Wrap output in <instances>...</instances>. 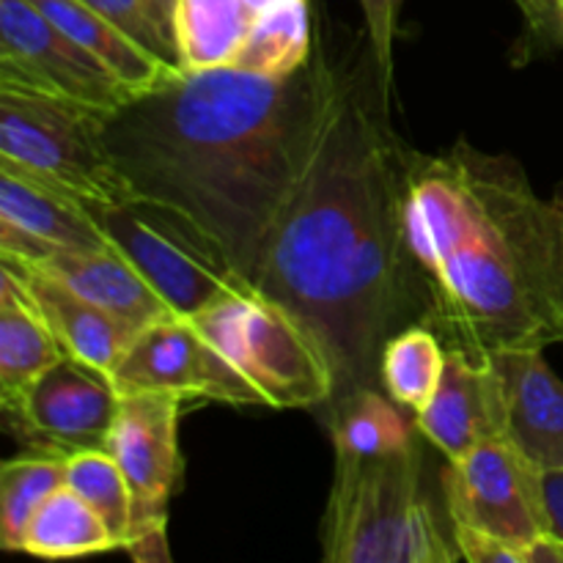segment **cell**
<instances>
[{
	"mask_svg": "<svg viewBox=\"0 0 563 563\" xmlns=\"http://www.w3.org/2000/svg\"><path fill=\"white\" fill-rule=\"evenodd\" d=\"M405 168L407 146L390 126V80L368 55L344 77L322 148L280 214L256 278V289L317 341L333 374L328 407L352 390L383 388L388 339L418 313L427 319L405 236Z\"/></svg>",
	"mask_w": 563,
	"mask_h": 563,
	"instance_id": "1",
	"label": "cell"
},
{
	"mask_svg": "<svg viewBox=\"0 0 563 563\" xmlns=\"http://www.w3.org/2000/svg\"><path fill=\"white\" fill-rule=\"evenodd\" d=\"M341 86L322 47L280 80L236 66L181 71L110 113L104 137L132 192L190 214L256 286L269 236L322 148Z\"/></svg>",
	"mask_w": 563,
	"mask_h": 563,
	"instance_id": "2",
	"label": "cell"
},
{
	"mask_svg": "<svg viewBox=\"0 0 563 563\" xmlns=\"http://www.w3.org/2000/svg\"><path fill=\"white\" fill-rule=\"evenodd\" d=\"M405 236L445 344L487 357L561 341L563 203L539 198L515 159L467 141L407 148Z\"/></svg>",
	"mask_w": 563,
	"mask_h": 563,
	"instance_id": "3",
	"label": "cell"
},
{
	"mask_svg": "<svg viewBox=\"0 0 563 563\" xmlns=\"http://www.w3.org/2000/svg\"><path fill=\"white\" fill-rule=\"evenodd\" d=\"M328 563H456L451 522L423 489L418 440L383 456H335L322 526Z\"/></svg>",
	"mask_w": 563,
	"mask_h": 563,
	"instance_id": "4",
	"label": "cell"
},
{
	"mask_svg": "<svg viewBox=\"0 0 563 563\" xmlns=\"http://www.w3.org/2000/svg\"><path fill=\"white\" fill-rule=\"evenodd\" d=\"M110 242L179 317H198L256 286L218 240L181 209L132 192L124 201L82 198Z\"/></svg>",
	"mask_w": 563,
	"mask_h": 563,
	"instance_id": "5",
	"label": "cell"
},
{
	"mask_svg": "<svg viewBox=\"0 0 563 563\" xmlns=\"http://www.w3.org/2000/svg\"><path fill=\"white\" fill-rule=\"evenodd\" d=\"M110 110L0 86V159L93 201H124L132 187L104 137Z\"/></svg>",
	"mask_w": 563,
	"mask_h": 563,
	"instance_id": "6",
	"label": "cell"
},
{
	"mask_svg": "<svg viewBox=\"0 0 563 563\" xmlns=\"http://www.w3.org/2000/svg\"><path fill=\"white\" fill-rule=\"evenodd\" d=\"M192 324L251 379L269 410H317L333 396V374L317 341L258 289L192 317Z\"/></svg>",
	"mask_w": 563,
	"mask_h": 563,
	"instance_id": "7",
	"label": "cell"
},
{
	"mask_svg": "<svg viewBox=\"0 0 563 563\" xmlns=\"http://www.w3.org/2000/svg\"><path fill=\"white\" fill-rule=\"evenodd\" d=\"M0 86L49 93L115 113L135 93L31 0H0Z\"/></svg>",
	"mask_w": 563,
	"mask_h": 563,
	"instance_id": "8",
	"label": "cell"
},
{
	"mask_svg": "<svg viewBox=\"0 0 563 563\" xmlns=\"http://www.w3.org/2000/svg\"><path fill=\"white\" fill-rule=\"evenodd\" d=\"M544 473L506 438L487 440L443 467V504L451 526L478 528L526 553L550 533Z\"/></svg>",
	"mask_w": 563,
	"mask_h": 563,
	"instance_id": "9",
	"label": "cell"
},
{
	"mask_svg": "<svg viewBox=\"0 0 563 563\" xmlns=\"http://www.w3.org/2000/svg\"><path fill=\"white\" fill-rule=\"evenodd\" d=\"M119 407L121 390L113 374L64 355L16 405L0 410L25 451L71 456L77 451L108 449Z\"/></svg>",
	"mask_w": 563,
	"mask_h": 563,
	"instance_id": "10",
	"label": "cell"
},
{
	"mask_svg": "<svg viewBox=\"0 0 563 563\" xmlns=\"http://www.w3.org/2000/svg\"><path fill=\"white\" fill-rule=\"evenodd\" d=\"M113 379L121 394L174 390L234 407H267L251 379L236 372L187 317H170L143 328L113 368Z\"/></svg>",
	"mask_w": 563,
	"mask_h": 563,
	"instance_id": "11",
	"label": "cell"
},
{
	"mask_svg": "<svg viewBox=\"0 0 563 563\" xmlns=\"http://www.w3.org/2000/svg\"><path fill=\"white\" fill-rule=\"evenodd\" d=\"M181 399L185 396L174 390L121 394L119 416L104 451L113 456L130 484L132 537L148 528L168 526V504L181 478Z\"/></svg>",
	"mask_w": 563,
	"mask_h": 563,
	"instance_id": "12",
	"label": "cell"
},
{
	"mask_svg": "<svg viewBox=\"0 0 563 563\" xmlns=\"http://www.w3.org/2000/svg\"><path fill=\"white\" fill-rule=\"evenodd\" d=\"M504 401V438L542 473L563 471V383L542 344L489 352Z\"/></svg>",
	"mask_w": 563,
	"mask_h": 563,
	"instance_id": "13",
	"label": "cell"
},
{
	"mask_svg": "<svg viewBox=\"0 0 563 563\" xmlns=\"http://www.w3.org/2000/svg\"><path fill=\"white\" fill-rule=\"evenodd\" d=\"M416 423L445 460H460L487 440L504 438V401L493 363L449 346L438 390L416 412Z\"/></svg>",
	"mask_w": 563,
	"mask_h": 563,
	"instance_id": "14",
	"label": "cell"
},
{
	"mask_svg": "<svg viewBox=\"0 0 563 563\" xmlns=\"http://www.w3.org/2000/svg\"><path fill=\"white\" fill-rule=\"evenodd\" d=\"M0 262L14 267L16 275L25 280L38 313L49 324L55 339L60 341L66 355L80 357V361L113 374V368L119 366L135 335L141 333L135 324L80 297L64 280H58L47 269L36 267V264L20 262V258L11 256H0Z\"/></svg>",
	"mask_w": 563,
	"mask_h": 563,
	"instance_id": "15",
	"label": "cell"
},
{
	"mask_svg": "<svg viewBox=\"0 0 563 563\" xmlns=\"http://www.w3.org/2000/svg\"><path fill=\"white\" fill-rule=\"evenodd\" d=\"M0 220L64 251L113 247L80 196L5 159H0Z\"/></svg>",
	"mask_w": 563,
	"mask_h": 563,
	"instance_id": "16",
	"label": "cell"
},
{
	"mask_svg": "<svg viewBox=\"0 0 563 563\" xmlns=\"http://www.w3.org/2000/svg\"><path fill=\"white\" fill-rule=\"evenodd\" d=\"M36 267L53 273L71 291L97 302L104 311L126 319L137 330L163 322V319L179 317V313L170 311L168 302L148 286V280L137 273L135 264L115 245L99 247V251H64V247H58Z\"/></svg>",
	"mask_w": 563,
	"mask_h": 563,
	"instance_id": "17",
	"label": "cell"
},
{
	"mask_svg": "<svg viewBox=\"0 0 563 563\" xmlns=\"http://www.w3.org/2000/svg\"><path fill=\"white\" fill-rule=\"evenodd\" d=\"M66 350L38 313L25 280L0 262V407H11Z\"/></svg>",
	"mask_w": 563,
	"mask_h": 563,
	"instance_id": "18",
	"label": "cell"
},
{
	"mask_svg": "<svg viewBox=\"0 0 563 563\" xmlns=\"http://www.w3.org/2000/svg\"><path fill=\"white\" fill-rule=\"evenodd\" d=\"M31 3L60 31L80 42L88 53L97 55L104 66H110L135 97L154 91L181 75L179 69L137 47L121 27H115L108 16L93 11L82 0H31Z\"/></svg>",
	"mask_w": 563,
	"mask_h": 563,
	"instance_id": "19",
	"label": "cell"
},
{
	"mask_svg": "<svg viewBox=\"0 0 563 563\" xmlns=\"http://www.w3.org/2000/svg\"><path fill=\"white\" fill-rule=\"evenodd\" d=\"M256 14L245 0H174V36L181 69L234 66Z\"/></svg>",
	"mask_w": 563,
	"mask_h": 563,
	"instance_id": "20",
	"label": "cell"
},
{
	"mask_svg": "<svg viewBox=\"0 0 563 563\" xmlns=\"http://www.w3.org/2000/svg\"><path fill=\"white\" fill-rule=\"evenodd\" d=\"M383 388H361L328 407L335 456H383L418 440L416 416L407 418Z\"/></svg>",
	"mask_w": 563,
	"mask_h": 563,
	"instance_id": "21",
	"label": "cell"
},
{
	"mask_svg": "<svg viewBox=\"0 0 563 563\" xmlns=\"http://www.w3.org/2000/svg\"><path fill=\"white\" fill-rule=\"evenodd\" d=\"M119 550V542L102 517L71 487H60L38 506L22 539L20 553L64 561Z\"/></svg>",
	"mask_w": 563,
	"mask_h": 563,
	"instance_id": "22",
	"label": "cell"
},
{
	"mask_svg": "<svg viewBox=\"0 0 563 563\" xmlns=\"http://www.w3.org/2000/svg\"><path fill=\"white\" fill-rule=\"evenodd\" d=\"M449 361V344L434 324L412 322L388 339L379 361L383 390L412 416L429 405Z\"/></svg>",
	"mask_w": 563,
	"mask_h": 563,
	"instance_id": "23",
	"label": "cell"
},
{
	"mask_svg": "<svg viewBox=\"0 0 563 563\" xmlns=\"http://www.w3.org/2000/svg\"><path fill=\"white\" fill-rule=\"evenodd\" d=\"M311 53V5L308 0H284L258 11L234 66L280 80L295 75Z\"/></svg>",
	"mask_w": 563,
	"mask_h": 563,
	"instance_id": "24",
	"label": "cell"
},
{
	"mask_svg": "<svg viewBox=\"0 0 563 563\" xmlns=\"http://www.w3.org/2000/svg\"><path fill=\"white\" fill-rule=\"evenodd\" d=\"M66 454L22 451L0 465V544L20 553L38 506L66 484Z\"/></svg>",
	"mask_w": 563,
	"mask_h": 563,
	"instance_id": "25",
	"label": "cell"
},
{
	"mask_svg": "<svg viewBox=\"0 0 563 563\" xmlns=\"http://www.w3.org/2000/svg\"><path fill=\"white\" fill-rule=\"evenodd\" d=\"M66 487L75 489L99 517L119 548L132 537V493L124 473L104 449L77 451L66 460Z\"/></svg>",
	"mask_w": 563,
	"mask_h": 563,
	"instance_id": "26",
	"label": "cell"
},
{
	"mask_svg": "<svg viewBox=\"0 0 563 563\" xmlns=\"http://www.w3.org/2000/svg\"><path fill=\"white\" fill-rule=\"evenodd\" d=\"M82 3L108 16L148 55L185 71L174 36V3L168 0H82Z\"/></svg>",
	"mask_w": 563,
	"mask_h": 563,
	"instance_id": "27",
	"label": "cell"
},
{
	"mask_svg": "<svg viewBox=\"0 0 563 563\" xmlns=\"http://www.w3.org/2000/svg\"><path fill=\"white\" fill-rule=\"evenodd\" d=\"M528 25V55L537 49L563 47V9L561 0H517Z\"/></svg>",
	"mask_w": 563,
	"mask_h": 563,
	"instance_id": "28",
	"label": "cell"
},
{
	"mask_svg": "<svg viewBox=\"0 0 563 563\" xmlns=\"http://www.w3.org/2000/svg\"><path fill=\"white\" fill-rule=\"evenodd\" d=\"M456 550L467 563H522V550L506 539L484 533L478 528L451 526Z\"/></svg>",
	"mask_w": 563,
	"mask_h": 563,
	"instance_id": "29",
	"label": "cell"
},
{
	"mask_svg": "<svg viewBox=\"0 0 563 563\" xmlns=\"http://www.w3.org/2000/svg\"><path fill=\"white\" fill-rule=\"evenodd\" d=\"M366 9L368 31H372V55L377 69L383 71L385 80L394 77V27H396V11H399V0H361Z\"/></svg>",
	"mask_w": 563,
	"mask_h": 563,
	"instance_id": "30",
	"label": "cell"
},
{
	"mask_svg": "<svg viewBox=\"0 0 563 563\" xmlns=\"http://www.w3.org/2000/svg\"><path fill=\"white\" fill-rule=\"evenodd\" d=\"M126 555L137 563H170V550H168V526L148 528L141 531L137 537L130 539L126 544Z\"/></svg>",
	"mask_w": 563,
	"mask_h": 563,
	"instance_id": "31",
	"label": "cell"
},
{
	"mask_svg": "<svg viewBox=\"0 0 563 563\" xmlns=\"http://www.w3.org/2000/svg\"><path fill=\"white\" fill-rule=\"evenodd\" d=\"M542 489H544V506H548V517H550V531L563 539V471L544 473Z\"/></svg>",
	"mask_w": 563,
	"mask_h": 563,
	"instance_id": "32",
	"label": "cell"
},
{
	"mask_svg": "<svg viewBox=\"0 0 563 563\" xmlns=\"http://www.w3.org/2000/svg\"><path fill=\"white\" fill-rule=\"evenodd\" d=\"M522 563H563V539L553 531L531 542L522 553Z\"/></svg>",
	"mask_w": 563,
	"mask_h": 563,
	"instance_id": "33",
	"label": "cell"
},
{
	"mask_svg": "<svg viewBox=\"0 0 563 563\" xmlns=\"http://www.w3.org/2000/svg\"><path fill=\"white\" fill-rule=\"evenodd\" d=\"M245 3L251 5V9L264 11V9H269V5H275V3H284V0H245Z\"/></svg>",
	"mask_w": 563,
	"mask_h": 563,
	"instance_id": "34",
	"label": "cell"
},
{
	"mask_svg": "<svg viewBox=\"0 0 563 563\" xmlns=\"http://www.w3.org/2000/svg\"><path fill=\"white\" fill-rule=\"evenodd\" d=\"M561 341H563V330H561Z\"/></svg>",
	"mask_w": 563,
	"mask_h": 563,
	"instance_id": "35",
	"label": "cell"
},
{
	"mask_svg": "<svg viewBox=\"0 0 563 563\" xmlns=\"http://www.w3.org/2000/svg\"><path fill=\"white\" fill-rule=\"evenodd\" d=\"M561 9H563V0H561Z\"/></svg>",
	"mask_w": 563,
	"mask_h": 563,
	"instance_id": "36",
	"label": "cell"
},
{
	"mask_svg": "<svg viewBox=\"0 0 563 563\" xmlns=\"http://www.w3.org/2000/svg\"><path fill=\"white\" fill-rule=\"evenodd\" d=\"M168 3H174V0H168Z\"/></svg>",
	"mask_w": 563,
	"mask_h": 563,
	"instance_id": "37",
	"label": "cell"
}]
</instances>
